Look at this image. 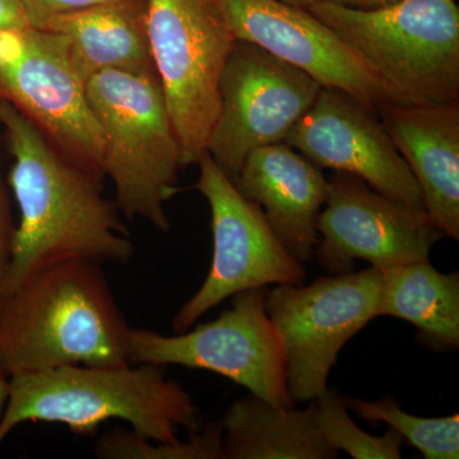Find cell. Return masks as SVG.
Listing matches in <instances>:
<instances>
[{
	"mask_svg": "<svg viewBox=\"0 0 459 459\" xmlns=\"http://www.w3.org/2000/svg\"><path fill=\"white\" fill-rule=\"evenodd\" d=\"M0 126L11 152L8 184L20 221L0 295L59 259L126 264L134 255L115 202L102 180L72 162L16 107L0 98Z\"/></svg>",
	"mask_w": 459,
	"mask_h": 459,
	"instance_id": "obj_1",
	"label": "cell"
},
{
	"mask_svg": "<svg viewBox=\"0 0 459 459\" xmlns=\"http://www.w3.org/2000/svg\"><path fill=\"white\" fill-rule=\"evenodd\" d=\"M129 328L101 264L59 259L0 295V362L9 377L126 365Z\"/></svg>",
	"mask_w": 459,
	"mask_h": 459,
	"instance_id": "obj_2",
	"label": "cell"
},
{
	"mask_svg": "<svg viewBox=\"0 0 459 459\" xmlns=\"http://www.w3.org/2000/svg\"><path fill=\"white\" fill-rule=\"evenodd\" d=\"M114 419L153 442L175 443L179 429L189 433L201 429L192 395L169 379L161 365H71L11 377L0 446L26 422L65 425L72 433L92 435Z\"/></svg>",
	"mask_w": 459,
	"mask_h": 459,
	"instance_id": "obj_3",
	"label": "cell"
},
{
	"mask_svg": "<svg viewBox=\"0 0 459 459\" xmlns=\"http://www.w3.org/2000/svg\"><path fill=\"white\" fill-rule=\"evenodd\" d=\"M331 27L373 72L388 102H459V7L455 0H397L362 11L316 3Z\"/></svg>",
	"mask_w": 459,
	"mask_h": 459,
	"instance_id": "obj_4",
	"label": "cell"
},
{
	"mask_svg": "<svg viewBox=\"0 0 459 459\" xmlns=\"http://www.w3.org/2000/svg\"><path fill=\"white\" fill-rule=\"evenodd\" d=\"M86 92L101 129L104 174L113 181L119 212L170 231L165 204L179 190L183 162L157 74L100 72L86 81Z\"/></svg>",
	"mask_w": 459,
	"mask_h": 459,
	"instance_id": "obj_5",
	"label": "cell"
},
{
	"mask_svg": "<svg viewBox=\"0 0 459 459\" xmlns=\"http://www.w3.org/2000/svg\"><path fill=\"white\" fill-rule=\"evenodd\" d=\"M146 8L151 56L186 168L207 153L237 39L217 0H146Z\"/></svg>",
	"mask_w": 459,
	"mask_h": 459,
	"instance_id": "obj_6",
	"label": "cell"
},
{
	"mask_svg": "<svg viewBox=\"0 0 459 459\" xmlns=\"http://www.w3.org/2000/svg\"><path fill=\"white\" fill-rule=\"evenodd\" d=\"M0 98L72 162L105 179L101 129L65 36L30 25L0 30Z\"/></svg>",
	"mask_w": 459,
	"mask_h": 459,
	"instance_id": "obj_7",
	"label": "cell"
},
{
	"mask_svg": "<svg viewBox=\"0 0 459 459\" xmlns=\"http://www.w3.org/2000/svg\"><path fill=\"white\" fill-rule=\"evenodd\" d=\"M382 271L376 267L319 277L312 285L265 290V312L285 359L286 385L294 403L312 402L344 344L376 319Z\"/></svg>",
	"mask_w": 459,
	"mask_h": 459,
	"instance_id": "obj_8",
	"label": "cell"
},
{
	"mask_svg": "<svg viewBox=\"0 0 459 459\" xmlns=\"http://www.w3.org/2000/svg\"><path fill=\"white\" fill-rule=\"evenodd\" d=\"M129 364L179 365L210 371L279 407H292L285 359L267 312L265 290L232 296L230 309L177 336L129 328Z\"/></svg>",
	"mask_w": 459,
	"mask_h": 459,
	"instance_id": "obj_9",
	"label": "cell"
},
{
	"mask_svg": "<svg viewBox=\"0 0 459 459\" xmlns=\"http://www.w3.org/2000/svg\"><path fill=\"white\" fill-rule=\"evenodd\" d=\"M195 184L211 208L213 255L204 285L172 319L175 333L192 328L205 313L246 290L303 285L307 272L281 243L261 208L238 193L212 157L199 160Z\"/></svg>",
	"mask_w": 459,
	"mask_h": 459,
	"instance_id": "obj_10",
	"label": "cell"
},
{
	"mask_svg": "<svg viewBox=\"0 0 459 459\" xmlns=\"http://www.w3.org/2000/svg\"><path fill=\"white\" fill-rule=\"evenodd\" d=\"M322 86L253 42L237 40L219 86V114L207 153L234 183L256 148L282 143Z\"/></svg>",
	"mask_w": 459,
	"mask_h": 459,
	"instance_id": "obj_11",
	"label": "cell"
},
{
	"mask_svg": "<svg viewBox=\"0 0 459 459\" xmlns=\"http://www.w3.org/2000/svg\"><path fill=\"white\" fill-rule=\"evenodd\" d=\"M316 256L329 274L355 270L361 259L377 270L429 261L446 234L421 208L377 192L360 178L334 171L318 217Z\"/></svg>",
	"mask_w": 459,
	"mask_h": 459,
	"instance_id": "obj_12",
	"label": "cell"
},
{
	"mask_svg": "<svg viewBox=\"0 0 459 459\" xmlns=\"http://www.w3.org/2000/svg\"><path fill=\"white\" fill-rule=\"evenodd\" d=\"M285 143L320 169L355 175L386 197L425 210L418 181L377 111L349 93L322 87Z\"/></svg>",
	"mask_w": 459,
	"mask_h": 459,
	"instance_id": "obj_13",
	"label": "cell"
},
{
	"mask_svg": "<svg viewBox=\"0 0 459 459\" xmlns=\"http://www.w3.org/2000/svg\"><path fill=\"white\" fill-rule=\"evenodd\" d=\"M237 40L253 42L325 89L349 93L376 111L382 84L346 42L307 9L282 0H217Z\"/></svg>",
	"mask_w": 459,
	"mask_h": 459,
	"instance_id": "obj_14",
	"label": "cell"
},
{
	"mask_svg": "<svg viewBox=\"0 0 459 459\" xmlns=\"http://www.w3.org/2000/svg\"><path fill=\"white\" fill-rule=\"evenodd\" d=\"M234 184L261 208L299 262L312 261L319 240L318 217L329 193V179L319 166L282 142L252 151Z\"/></svg>",
	"mask_w": 459,
	"mask_h": 459,
	"instance_id": "obj_15",
	"label": "cell"
},
{
	"mask_svg": "<svg viewBox=\"0 0 459 459\" xmlns=\"http://www.w3.org/2000/svg\"><path fill=\"white\" fill-rule=\"evenodd\" d=\"M376 111L418 181L425 211L459 240V102H383Z\"/></svg>",
	"mask_w": 459,
	"mask_h": 459,
	"instance_id": "obj_16",
	"label": "cell"
},
{
	"mask_svg": "<svg viewBox=\"0 0 459 459\" xmlns=\"http://www.w3.org/2000/svg\"><path fill=\"white\" fill-rule=\"evenodd\" d=\"M45 29L65 36L74 68L84 81L104 71L156 74L146 0H110L54 17Z\"/></svg>",
	"mask_w": 459,
	"mask_h": 459,
	"instance_id": "obj_17",
	"label": "cell"
},
{
	"mask_svg": "<svg viewBox=\"0 0 459 459\" xmlns=\"http://www.w3.org/2000/svg\"><path fill=\"white\" fill-rule=\"evenodd\" d=\"M225 459H336L316 422L314 402L304 410L279 407L249 394L223 413Z\"/></svg>",
	"mask_w": 459,
	"mask_h": 459,
	"instance_id": "obj_18",
	"label": "cell"
},
{
	"mask_svg": "<svg viewBox=\"0 0 459 459\" xmlns=\"http://www.w3.org/2000/svg\"><path fill=\"white\" fill-rule=\"evenodd\" d=\"M394 316L419 329L424 342L440 350L459 346V273H442L430 262L382 270L376 318Z\"/></svg>",
	"mask_w": 459,
	"mask_h": 459,
	"instance_id": "obj_19",
	"label": "cell"
},
{
	"mask_svg": "<svg viewBox=\"0 0 459 459\" xmlns=\"http://www.w3.org/2000/svg\"><path fill=\"white\" fill-rule=\"evenodd\" d=\"M347 409L377 427L388 425L427 459L459 458V413L446 418H420L402 410L392 397L377 401L343 397Z\"/></svg>",
	"mask_w": 459,
	"mask_h": 459,
	"instance_id": "obj_20",
	"label": "cell"
},
{
	"mask_svg": "<svg viewBox=\"0 0 459 459\" xmlns=\"http://www.w3.org/2000/svg\"><path fill=\"white\" fill-rule=\"evenodd\" d=\"M314 402L316 427L332 449L355 459H400L403 437L392 428L376 437L361 430L350 418L342 395L325 389Z\"/></svg>",
	"mask_w": 459,
	"mask_h": 459,
	"instance_id": "obj_21",
	"label": "cell"
},
{
	"mask_svg": "<svg viewBox=\"0 0 459 459\" xmlns=\"http://www.w3.org/2000/svg\"><path fill=\"white\" fill-rule=\"evenodd\" d=\"M102 459H225L221 422H211L188 434L186 442H153L134 431L113 429L99 437L93 448Z\"/></svg>",
	"mask_w": 459,
	"mask_h": 459,
	"instance_id": "obj_22",
	"label": "cell"
},
{
	"mask_svg": "<svg viewBox=\"0 0 459 459\" xmlns=\"http://www.w3.org/2000/svg\"><path fill=\"white\" fill-rule=\"evenodd\" d=\"M27 23L36 29H45L54 17L72 13L102 4L110 0H18Z\"/></svg>",
	"mask_w": 459,
	"mask_h": 459,
	"instance_id": "obj_23",
	"label": "cell"
},
{
	"mask_svg": "<svg viewBox=\"0 0 459 459\" xmlns=\"http://www.w3.org/2000/svg\"><path fill=\"white\" fill-rule=\"evenodd\" d=\"M14 230L16 225L12 217L7 181L3 177L2 160H0V291L4 285L9 263H11Z\"/></svg>",
	"mask_w": 459,
	"mask_h": 459,
	"instance_id": "obj_24",
	"label": "cell"
},
{
	"mask_svg": "<svg viewBox=\"0 0 459 459\" xmlns=\"http://www.w3.org/2000/svg\"><path fill=\"white\" fill-rule=\"evenodd\" d=\"M282 2L300 8L309 7L310 4H316V3H331V4L341 5V7L370 11V9L385 7L397 0H282Z\"/></svg>",
	"mask_w": 459,
	"mask_h": 459,
	"instance_id": "obj_25",
	"label": "cell"
},
{
	"mask_svg": "<svg viewBox=\"0 0 459 459\" xmlns=\"http://www.w3.org/2000/svg\"><path fill=\"white\" fill-rule=\"evenodd\" d=\"M27 25L29 23L18 0H0V30Z\"/></svg>",
	"mask_w": 459,
	"mask_h": 459,
	"instance_id": "obj_26",
	"label": "cell"
},
{
	"mask_svg": "<svg viewBox=\"0 0 459 459\" xmlns=\"http://www.w3.org/2000/svg\"><path fill=\"white\" fill-rule=\"evenodd\" d=\"M9 386H11V377L3 368L0 362V421L4 415L5 407H7L9 398Z\"/></svg>",
	"mask_w": 459,
	"mask_h": 459,
	"instance_id": "obj_27",
	"label": "cell"
}]
</instances>
